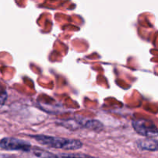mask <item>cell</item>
<instances>
[{"mask_svg": "<svg viewBox=\"0 0 158 158\" xmlns=\"http://www.w3.org/2000/svg\"><path fill=\"white\" fill-rule=\"evenodd\" d=\"M85 128L98 132V131H102V129L103 128V125L102 124L101 122L98 121V120H86L85 123Z\"/></svg>", "mask_w": 158, "mask_h": 158, "instance_id": "obj_6", "label": "cell"}, {"mask_svg": "<svg viewBox=\"0 0 158 158\" xmlns=\"http://www.w3.org/2000/svg\"><path fill=\"white\" fill-rule=\"evenodd\" d=\"M137 145L139 148L144 151H158V140H154L153 138L139 140L137 142Z\"/></svg>", "mask_w": 158, "mask_h": 158, "instance_id": "obj_5", "label": "cell"}, {"mask_svg": "<svg viewBox=\"0 0 158 158\" xmlns=\"http://www.w3.org/2000/svg\"><path fill=\"white\" fill-rule=\"evenodd\" d=\"M57 157L58 158H96L83 154H60Z\"/></svg>", "mask_w": 158, "mask_h": 158, "instance_id": "obj_7", "label": "cell"}, {"mask_svg": "<svg viewBox=\"0 0 158 158\" xmlns=\"http://www.w3.org/2000/svg\"><path fill=\"white\" fill-rule=\"evenodd\" d=\"M132 126L134 131L140 135L148 138L158 136V129L152 121L146 119H139L132 122Z\"/></svg>", "mask_w": 158, "mask_h": 158, "instance_id": "obj_2", "label": "cell"}, {"mask_svg": "<svg viewBox=\"0 0 158 158\" xmlns=\"http://www.w3.org/2000/svg\"><path fill=\"white\" fill-rule=\"evenodd\" d=\"M23 158H58V157L46 150L34 147L29 151L23 152Z\"/></svg>", "mask_w": 158, "mask_h": 158, "instance_id": "obj_4", "label": "cell"}, {"mask_svg": "<svg viewBox=\"0 0 158 158\" xmlns=\"http://www.w3.org/2000/svg\"><path fill=\"white\" fill-rule=\"evenodd\" d=\"M31 148L32 147L29 143L15 137H5L0 140V148L6 151H21L26 152Z\"/></svg>", "mask_w": 158, "mask_h": 158, "instance_id": "obj_3", "label": "cell"}, {"mask_svg": "<svg viewBox=\"0 0 158 158\" xmlns=\"http://www.w3.org/2000/svg\"><path fill=\"white\" fill-rule=\"evenodd\" d=\"M31 137L36 140L40 144L56 149L72 151L80 149L83 147V143L77 139L63 138L46 135H33L31 136Z\"/></svg>", "mask_w": 158, "mask_h": 158, "instance_id": "obj_1", "label": "cell"}, {"mask_svg": "<svg viewBox=\"0 0 158 158\" xmlns=\"http://www.w3.org/2000/svg\"><path fill=\"white\" fill-rule=\"evenodd\" d=\"M6 92H4L3 94H0V105L3 104L4 102L6 101Z\"/></svg>", "mask_w": 158, "mask_h": 158, "instance_id": "obj_8", "label": "cell"}]
</instances>
